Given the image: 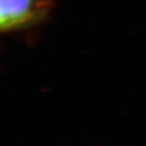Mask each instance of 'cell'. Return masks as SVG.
I'll list each match as a JSON object with an SVG mask.
<instances>
[{"label": "cell", "mask_w": 146, "mask_h": 146, "mask_svg": "<svg viewBox=\"0 0 146 146\" xmlns=\"http://www.w3.org/2000/svg\"><path fill=\"white\" fill-rule=\"evenodd\" d=\"M55 0H0L2 34L29 31L48 21Z\"/></svg>", "instance_id": "6da1fadb"}]
</instances>
